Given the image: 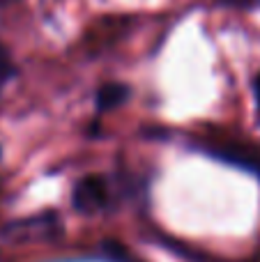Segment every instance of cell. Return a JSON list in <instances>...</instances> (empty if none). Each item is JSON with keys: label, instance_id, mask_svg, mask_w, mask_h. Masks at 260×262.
Here are the masks:
<instances>
[{"label": "cell", "instance_id": "obj_1", "mask_svg": "<svg viewBox=\"0 0 260 262\" xmlns=\"http://www.w3.org/2000/svg\"><path fill=\"white\" fill-rule=\"evenodd\" d=\"M109 200V184L101 175H85L83 180L76 182L72 191V205L74 209L83 214H90L101 209Z\"/></svg>", "mask_w": 260, "mask_h": 262}, {"label": "cell", "instance_id": "obj_2", "mask_svg": "<svg viewBox=\"0 0 260 262\" xmlns=\"http://www.w3.org/2000/svg\"><path fill=\"white\" fill-rule=\"evenodd\" d=\"M28 232H32L35 239H49L60 232V216L55 214H41V216H32L26 221H14L12 226L5 230V237L14 242H21L28 237Z\"/></svg>", "mask_w": 260, "mask_h": 262}, {"label": "cell", "instance_id": "obj_3", "mask_svg": "<svg viewBox=\"0 0 260 262\" xmlns=\"http://www.w3.org/2000/svg\"><path fill=\"white\" fill-rule=\"evenodd\" d=\"M129 95H132V90L124 83H106L97 92V106H99V111L115 108V106L124 104L129 99Z\"/></svg>", "mask_w": 260, "mask_h": 262}, {"label": "cell", "instance_id": "obj_4", "mask_svg": "<svg viewBox=\"0 0 260 262\" xmlns=\"http://www.w3.org/2000/svg\"><path fill=\"white\" fill-rule=\"evenodd\" d=\"M14 74H16V69H14L12 60H9V53L3 49V46H0V90H3V88L12 81Z\"/></svg>", "mask_w": 260, "mask_h": 262}, {"label": "cell", "instance_id": "obj_5", "mask_svg": "<svg viewBox=\"0 0 260 262\" xmlns=\"http://www.w3.org/2000/svg\"><path fill=\"white\" fill-rule=\"evenodd\" d=\"M226 7H240V9H260V0H216Z\"/></svg>", "mask_w": 260, "mask_h": 262}, {"label": "cell", "instance_id": "obj_6", "mask_svg": "<svg viewBox=\"0 0 260 262\" xmlns=\"http://www.w3.org/2000/svg\"><path fill=\"white\" fill-rule=\"evenodd\" d=\"M253 90H256V99H258V106H260V76L256 78V83H253Z\"/></svg>", "mask_w": 260, "mask_h": 262}, {"label": "cell", "instance_id": "obj_7", "mask_svg": "<svg viewBox=\"0 0 260 262\" xmlns=\"http://www.w3.org/2000/svg\"><path fill=\"white\" fill-rule=\"evenodd\" d=\"M7 3H12V0H0V5H7Z\"/></svg>", "mask_w": 260, "mask_h": 262}]
</instances>
